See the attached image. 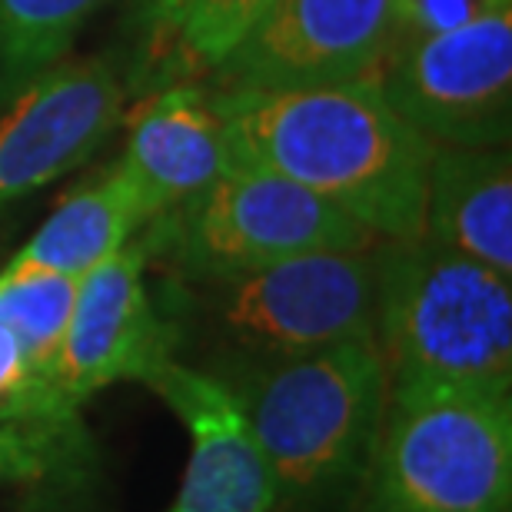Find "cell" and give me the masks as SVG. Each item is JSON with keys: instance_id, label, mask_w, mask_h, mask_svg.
<instances>
[{"instance_id": "6da1fadb", "label": "cell", "mask_w": 512, "mask_h": 512, "mask_svg": "<svg viewBox=\"0 0 512 512\" xmlns=\"http://www.w3.org/2000/svg\"><path fill=\"white\" fill-rule=\"evenodd\" d=\"M210 97L237 163L300 183L376 240L423 237L436 143L389 104L380 80L223 87Z\"/></svg>"}, {"instance_id": "7a4b0ae2", "label": "cell", "mask_w": 512, "mask_h": 512, "mask_svg": "<svg viewBox=\"0 0 512 512\" xmlns=\"http://www.w3.org/2000/svg\"><path fill=\"white\" fill-rule=\"evenodd\" d=\"M153 303L173 333V356L207 346L197 370L223 380L373 336V250L303 253L217 280H170Z\"/></svg>"}, {"instance_id": "3957f363", "label": "cell", "mask_w": 512, "mask_h": 512, "mask_svg": "<svg viewBox=\"0 0 512 512\" xmlns=\"http://www.w3.org/2000/svg\"><path fill=\"white\" fill-rule=\"evenodd\" d=\"M373 340L389 389H512L509 276L439 243L373 247Z\"/></svg>"}, {"instance_id": "277c9868", "label": "cell", "mask_w": 512, "mask_h": 512, "mask_svg": "<svg viewBox=\"0 0 512 512\" xmlns=\"http://www.w3.org/2000/svg\"><path fill=\"white\" fill-rule=\"evenodd\" d=\"M220 383L270 463L276 509H320L366 479L389 396L373 336L230 373Z\"/></svg>"}, {"instance_id": "5b68a950", "label": "cell", "mask_w": 512, "mask_h": 512, "mask_svg": "<svg viewBox=\"0 0 512 512\" xmlns=\"http://www.w3.org/2000/svg\"><path fill=\"white\" fill-rule=\"evenodd\" d=\"M147 270L177 283L217 280L303 253L373 250L363 223L280 173L233 160L217 180L153 217L140 233Z\"/></svg>"}, {"instance_id": "8992f818", "label": "cell", "mask_w": 512, "mask_h": 512, "mask_svg": "<svg viewBox=\"0 0 512 512\" xmlns=\"http://www.w3.org/2000/svg\"><path fill=\"white\" fill-rule=\"evenodd\" d=\"M366 512H512V399L389 389Z\"/></svg>"}, {"instance_id": "52a82bcc", "label": "cell", "mask_w": 512, "mask_h": 512, "mask_svg": "<svg viewBox=\"0 0 512 512\" xmlns=\"http://www.w3.org/2000/svg\"><path fill=\"white\" fill-rule=\"evenodd\" d=\"M376 80L433 143L499 147L512 114V7L399 44Z\"/></svg>"}, {"instance_id": "ba28073f", "label": "cell", "mask_w": 512, "mask_h": 512, "mask_svg": "<svg viewBox=\"0 0 512 512\" xmlns=\"http://www.w3.org/2000/svg\"><path fill=\"white\" fill-rule=\"evenodd\" d=\"M393 50V0H273L220 67L223 87L376 80Z\"/></svg>"}, {"instance_id": "9c48e42d", "label": "cell", "mask_w": 512, "mask_h": 512, "mask_svg": "<svg viewBox=\"0 0 512 512\" xmlns=\"http://www.w3.org/2000/svg\"><path fill=\"white\" fill-rule=\"evenodd\" d=\"M147 273V250L133 237L77 283L54 363V386L67 406L80 409L114 383H143L173 356V333L153 303Z\"/></svg>"}, {"instance_id": "30bf717a", "label": "cell", "mask_w": 512, "mask_h": 512, "mask_svg": "<svg viewBox=\"0 0 512 512\" xmlns=\"http://www.w3.org/2000/svg\"><path fill=\"white\" fill-rule=\"evenodd\" d=\"M124 80L110 60L54 64L0 120V210L80 167L124 120Z\"/></svg>"}, {"instance_id": "8fae6325", "label": "cell", "mask_w": 512, "mask_h": 512, "mask_svg": "<svg viewBox=\"0 0 512 512\" xmlns=\"http://www.w3.org/2000/svg\"><path fill=\"white\" fill-rule=\"evenodd\" d=\"M150 386L190 433L183 483L167 512H276V486L237 399L217 376L163 360Z\"/></svg>"}, {"instance_id": "7c38bea8", "label": "cell", "mask_w": 512, "mask_h": 512, "mask_svg": "<svg viewBox=\"0 0 512 512\" xmlns=\"http://www.w3.org/2000/svg\"><path fill=\"white\" fill-rule=\"evenodd\" d=\"M124 170L147 223L200 193L230 167V143L213 97L197 84H170L127 114Z\"/></svg>"}, {"instance_id": "4fadbf2b", "label": "cell", "mask_w": 512, "mask_h": 512, "mask_svg": "<svg viewBox=\"0 0 512 512\" xmlns=\"http://www.w3.org/2000/svg\"><path fill=\"white\" fill-rule=\"evenodd\" d=\"M423 237L512 276V163L506 150L436 143Z\"/></svg>"}, {"instance_id": "5bb4252c", "label": "cell", "mask_w": 512, "mask_h": 512, "mask_svg": "<svg viewBox=\"0 0 512 512\" xmlns=\"http://www.w3.org/2000/svg\"><path fill=\"white\" fill-rule=\"evenodd\" d=\"M143 227H147V217H143L137 190L124 163L117 160L64 197L34 237L10 256L4 270L84 280L90 270L124 250Z\"/></svg>"}, {"instance_id": "9a60e30c", "label": "cell", "mask_w": 512, "mask_h": 512, "mask_svg": "<svg viewBox=\"0 0 512 512\" xmlns=\"http://www.w3.org/2000/svg\"><path fill=\"white\" fill-rule=\"evenodd\" d=\"M107 0H0V100L60 64Z\"/></svg>"}, {"instance_id": "2e32d148", "label": "cell", "mask_w": 512, "mask_h": 512, "mask_svg": "<svg viewBox=\"0 0 512 512\" xmlns=\"http://www.w3.org/2000/svg\"><path fill=\"white\" fill-rule=\"evenodd\" d=\"M270 4L273 0H193L173 27L180 50L203 67H220Z\"/></svg>"}, {"instance_id": "e0dca14e", "label": "cell", "mask_w": 512, "mask_h": 512, "mask_svg": "<svg viewBox=\"0 0 512 512\" xmlns=\"http://www.w3.org/2000/svg\"><path fill=\"white\" fill-rule=\"evenodd\" d=\"M77 459V446L30 433V429L0 426V486L47 483L60 466H74Z\"/></svg>"}, {"instance_id": "ac0fdd59", "label": "cell", "mask_w": 512, "mask_h": 512, "mask_svg": "<svg viewBox=\"0 0 512 512\" xmlns=\"http://www.w3.org/2000/svg\"><path fill=\"white\" fill-rule=\"evenodd\" d=\"M503 7H512V0H393V50L399 44H409V40L453 30Z\"/></svg>"}, {"instance_id": "d6986e66", "label": "cell", "mask_w": 512, "mask_h": 512, "mask_svg": "<svg viewBox=\"0 0 512 512\" xmlns=\"http://www.w3.org/2000/svg\"><path fill=\"white\" fill-rule=\"evenodd\" d=\"M193 4V0H133V7L140 10L143 20L153 27H177L180 17L187 14V7Z\"/></svg>"}]
</instances>
